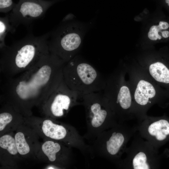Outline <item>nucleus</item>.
<instances>
[{
  "label": "nucleus",
  "instance_id": "nucleus-16",
  "mask_svg": "<svg viewBox=\"0 0 169 169\" xmlns=\"http://www.w3.org/2000/svg\"><path fill=\"white\" fill-rule=\"evenodd\" d=\"M114 102L121 108L125 110L128 109L131 104V99L129 89L126 86L123 85L117 91Z\"/></svg>",
  "mask_w": 169,
  "mask_h": 169
},
{
  "label": "nucleus",
  "instance_id": "nucleus-1",
  "mask_svg": "<svg viewBox=\"0 0 169 169\" xmlns=\"http://www.w3.org/2000/svg\"><path fill=\"white\" fill-rule=\"evenodd\" d=\"M65 63L55 55H43L31 68L7 79L1 89L0 100L8 103L24 117L32 115L63 79Z\"/></svg>",
  "mask_w": 169,
  "mask_h": 169
},
{
  "label": "nucleus",
  "instance_id": "nucleus-3",
  "mask_svg": "<svg viewBox=\"0 0 169 169\" xmlns=\"http://www.w3.org/2000/svg\"><path fill=\"white\" fill-rule=\"evenodd\" d=\"M46 117H24V122L32 128L40 138L62 142L79 150L86 159L94 157L90 146L72 125Z\"/></svg>",
  "mask_w": 169,
  "mask_h": 169
},
{
  "label": "nucleus",
  "instance_id": "nucleus-11",
  "mask_svg": "<svg viewBox=\"0 0 169 169\" xmlns=\"http://www.w3.org/2000/svg\"><path fill=\"white\" fill-rule=\"evenodd\" d=\"M125 141L120 132H102L94 140L90 146L94 156L107 157L115 156L119 152Z\"/></svg>",
  "mask_w": 169,
  "mask_h": 169
},
{
  "label": "nucleus",
  "instance_id": "nucleus-15",
  "mask_svg": "<svg viewBox=\"0 0 169 169\" xmlns=\"http://www.w3.org/2000/svg\"><path fill=\"white\" fill-rule=\"evenodd\" d=\"M149 71L152 76L157 81L169 83V70L162 63L157 62L151 64Z\"/></svg>",
  "mask_w": 169,
  "mask_h": 169
},
{
  "label": "nucleus",
  "instance_id": "nucleus-6",
  "mask_svg": "<svg viewBox=\"0 0 169 169\" xmlns=\"http://www.w3.org/2000/svg\"><path fill=\"white\" fill-rule=\"evenodd\" d=\"M87 132L83 137L94 140L109 125L110 112L108 101L101 91L82 95Z\"/></svg>",
  "mask_w": 169,
  "mask_h": 169
},
{
  "label": "nucleus",
  "instance_id": "nucleus-13",
  "mask_svg": "<svg viewBox=\"0 0 169 169\" xmlns=\"http://www.w3.org/2000/svg\"><path fill=\"white\" fill-rule=\"evenodd\" d=\"M0 109V136L14 132L24 122V116L10 104L1 102Z\"/></svg>",
  "mask_w": 169,
  "mask_h": 169
},
{
  "label": "nucleus",
  "instance_id": "nucleus-7",
  "mask_svg": "<svg viewBox=\"0 0 169 169\" xmlns=\"http://www.w3.org/2000/svg\"><path fill=\"white\" fill-rule=\"evenodd\" d=\"M82 95L71 90L63 79L39 107L44 116L56 119L66 116L73 107L82 105Z\"/></svg>",
  "mask_w": 169,
  "mask_h": 169
},
{
  "label": "nucleus",
  "instance_id": "nucleus-18",
  "mask_svg": "<svg viewBox=\"0 0 169 169\" xmlns=\"http://www.w3.org/2000/svg\"><path fill=\"white\" fill-rule=\"evenodd\" d=\"M162 30H164L162 27L161 23L159 22L158 25H153L152 26L150 29L148 33V36L149 39L152 40H156L158 39H160L161 37L158 34Z\"/></svg>",
  "mask_w": 169,
  "mask_h": 169
},
{
  "label": "nucleus",
  "instance_id": "nucleus-17",
  "mask_svg": "<svg viewBox=\"0 0 169 169\" xmlns=\"http://www.w3.org/2000/svg\"><path fill=\"white\" fill-rule=\"evenodd\" d=\"M16 28L10 23L8 14L0 18V49L6 46L5 39L9 32L14 33Z\"/></svg>",
  "mask_w": 169,
  "mask_h": 169
},
{
  "label": "nucleus",
  "instance_id": "nucleus-22",
  "mask_svg": "<svg viewBox=\"0 0 169 169\" xmlns=\"http://www.w3.org/2000/svg\"><path fill=\"white\" fill-rule=\"evenodd\" d=\"M162 36L165 38H167L169 37V31H165L161 32Z\"/></svg>",
  "mask_w": 169,
  "mask_h": 169
},
{
  "label": "nucleus",
  "instance_id": "nucleus-12",
  "mask_svg": "<svg viewBox=\"0 0 169 169\" xmlns=\"http://www.w3.org/2000/svg\"><path fill=\"white\" fill-rule=\"evenodd\" d=\"M18 151L14 132L8 133L0 136V164L5 167L15 168L22 159Z\"/></svg>",
  "mask_w": 169,
  "mask_h": 169
},
{
  "label": "nucleus",
  "instance_id": "nucleus-2",
  "mask_svg": "<svg viewBox=\"0 0 169 169\" xmlns=\"http://www.w3.org/2000/svg\"><path fill=\"white\" fill-rule=\"evenodd\" d=\"M49 33L34 36L30 28L23 38L0 49V72L7 79L33 67L44 55L49 53Z\"/></svg>",
  "mask_w": 169,
  "mask_h": 169
},
{
  "label": "nucleus",
  "instance_id": "nucleus-19",
  "mask_svg": "<svg viewBox=\"0 0 169 169\" xmlns=\"http://www.w3.org/2000/svg\"><path fill=\"white\" fill-rule=\"evenodd\" d=\"M16 4L12 0H0V12L8 13L13 9Z\"/></svg>",
  "mask_w": 169,
  "mask_h": 169
},
{
  "label": "nucleus",
  "instance_id": "nucleus-21",
  "mask_svg": "<svg viewBox=\"0 0 169 169\" xmlns=\"http://www.w3.org/2000/svg\"><path fill=\"white\" fill-rule=\"evenodd\" d=\"M44 168L46 169H60V168L57 166L51 164H49V165L46 166Z\"/></svg>",
  "mask_w": 169,
  "mask_h": 169
},
{
  "label": "nucleus",
  "instance_id": "nucleus-8",
  "mask_svg": "<svg viewBox=\"0 0 169 169\" xmlns=\"http://www.w3.org/2000/svg\"><path fill=\"white\" fill-rule=\"evenodd\" d=\"M57 0H19L9 14L10 24L15 28L22 24L28 29L34 22L43 17Z\"/></svg>",
  "mask_w": 169,
  "mask_h": 169
},
{
  "label": "nucleus",
  "instance_id": "nucleus-5",
  "mask_svg": "<svg viewBox=\"0 0 169 169\" xmlns=\"http://www.w3.org/2000/svg\"><path fill=\"white\" fill-rule=\"evenodd\" d=\"M72 20L62 19L57 27L48 32L49 53L55 55L65 63L77 55L89 26Z\"/></svg>",
  "mask_w": 169,
  "mask_h": 169
},
{
  "label": "nucleus",
  "instance_id": "nucleus-20",
  "mask_svg": "<svg viewBox=\"0 0 169 169\" xmlns=\"http://www.w3.org/2000/svg\"><path fill=\"white\" fill-rule=\"evenodd\" d=\"M75 17V16L73 14L69 13L65 16L63 20L66 21L72 20L74 19Z\"/></svg>",
  "mask_w": 169,
  "mask_h": 169
},
{
  "label": "nucleus",
  "instance_id": "nucleus-9",
  "mask_svg": "<svg viewBox=\"0 0 169 169\" xmlns=\"http://www.w3.org/2000/svg\"><path fill=\"white\" fill-rule=\"evenodd\" d=\"M37 159L60 169L69 167L74 162L71 147L64 143L51 139H44L41 142Z\"/></svg>",
  "mask_w": 169,
  "mask_h": 169
},
{
  "label": "nucleus",
  "instance_id": "nucleus-14",
  "mask_svg": "<svg viewBox=\"0 0 169 169\" xmlns=\"http://www.w3.org/2000/svg\"><path fill=\"white\" fill-rule=\"evenodd\" d=\"M156 91L153 86L149 82L141 80L138 82L134 94L136 102L141 105H145L149 98L155 95Z\"/></svg>",
  "mask_w": 169,
  "mask_h": 169
},
{
  "label": "nucleus",
  "instance_id": "nucleus-10",
  "mask_svg": "<svg viewBox=\"0 0 169 169\" xmlns=\"http://www.w3.org/2000/svg\"><path fill=\"white\" fill-rule=\"evenodd\" d=\"M14 132L17 147L22 158L37 159L41 142L36 132L24 122Z\"/></svg>",
  "mask_w": 169,
  "mask_h": 169
},
{
  "label": "nucleus",
  "instance_id": "nucleus-4",
  "mask_svg": "<svg viewBox=\"0 0 169 169\" xmlns=\"http://www.w3.org/2000/svg\"><path fill=\"white\" fill-rule=\"evenodd\" d=\"M63 78L71 90L81 95L102 91L106 84L102 75L89 62L78 55L65 64Z\"/></svg>",
  "mask_w": 169,
  "mask_h": 169
},
{
  "label": "nucleus",
  "instance_id": "nucleus-23",
  "mask_svg": "<svg viewBox=\"0 0 169 169\" xmlns=\"http://www.w3.org/2000/svg\"><path fill=\"white\" fill-rule=\"evenodd\" d=\"M166 3H167L168 6H169V0H166Z\"/></svg>",
  "mask_w": 169,
  "mask_h": 169
}]
</instances>
